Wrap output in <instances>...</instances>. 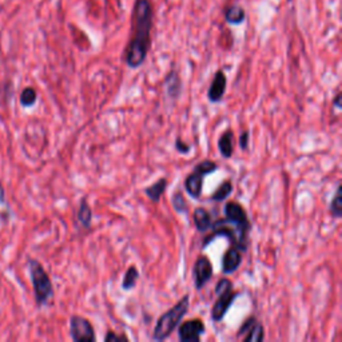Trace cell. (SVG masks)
Instances as JSON below:
<instances>
[{
    "mask_svg": "<svg viewBox=\"0 0 342 342\" xmlns=\"http://www.w3.org/2000/svg\"><path fill=\"white\" fill-rule=\"evenodd\" d=\"M152 26V7L148 0H138L135 6V30L130 44L127 46L126 64L138 68L146 60L150 48V31Z\"/></svg>",
    "mask_w": 342,
    "mask_h": 342,
    "instance_id": "cell-1",
    "label": "cell"
},
{
    "mask_svg": "<svg viewBox=\"0 0 342 342\" xmlns=\"http://www.w3.org/2000/svg\"><path fill=\"white\" fill-rule=\"evenodd\" d=\"M188 306H190V297L184 296L171 309L167 310L166 313H163L156 321L152 340L154 341H163V340L170 337V334L180 326V321L184 320V317L188 313Z\"/></svg>",
    "mask_w": 342,
    "mask_h": 342,
    "instance_id": "cell-2",
    "label": "cell"
},
{
    "mask_svg": "<svg viewBox=\"0 0 342 342\" xmlns=\"http://www.w3.org/2000/svg\"><path fill=\"white\" fill-rule=\"evenodd\" d=\"M28 268L30 274H31V280H32L36 304L39 306L46 305L50 301V298L54 296L52 282L50 280L48 274L46 273V270L43 269V266L38 261L30 260Z\"/></svg>",
    "mask_w": 342,
    "mask_h": 342,
    "instance_id": "cell-3",
    "label": "cell"
},
{
    "mask_svg": "<svg viewBox=\"0 0 342 342\" xmlns=\"http://www.w3.org/2000/svg\"><path fill=\"white\" fill-rule=\"evenodd\" d=\"M216 301L212 308V320L220 322L232 308V302L238 297V293L232 290V282L228 278H222L216 286Z\"/></svg>",
    "mask_w": 342,
    "mask_h": 342,
    "instance_id": "cell-4",
    "label": "cell"
},
{
    "mask_svg": "<svg viewBox=\"0 0 342 342\" xmlns=\"http://www.w3.org/2000/svg\"><path fill=\"white\" fill-rule=\"evenodd\" d=\"M218 170V164L212 160H204V162L198 163L192 174H188L186 180H184V188L190 196L192 198H200L202 194V188H204V178L208 174L216 172Z\"/></svg>",
    "mask_w": 342,
    "mask_h": 342,
    "instance_id": "cell-5",
    "label": "cell"
},
{
    "mask_svg": "<svg viewBox=\"0 0 342 342\" xmlns=\"http://www.w3.org/2000/svg\"><path fill=\"white\" fill-rule=\"evenodd\" d=\"M224 220H228L234 228H238V232L244 236H248V232L252 228L250 220H248V212L238 202L230 200L224 204Z\"/></svg>",
    "mask_w": 342,
    "mask_h": 342,
    "instance_id": "cell-6",
    "label": "cell"
},
{
    "mask_svg": "<svg viewBox=\"0 0 342 342\" xmlns=\"http://www.w3.org/2000/svg\"><path fill=\"white\" fill-rule=\"evenodd\" d=\"M70 333L71 338L75 342H94L95 337L94 328L91 322L80 316H72L70 320Z\"/></svg>",
    "mask_w": 342,
    "mask_h": 342,
    "instance_id": "cell-7",
    "label": "cell"
},
{
    "mask_svg": "<svg viewBox=\"0 0 342 342\" xmlns=\"http://www.w3.org/2000/svg\"><path fill=\"white\" fill-rule=\"evenodd\" d=\"M212 265L206 256H200L196 258L192 274H194V285L196 290H200L212 278Z\"/></svg>",
    "mask_w": 342,
    "mask_h": 342,
    "instance_id": "cell-8",
    "label": "cell"
},
{
    "mask_svg": "<svg viewBox=\"0 0 342 342\" xmlns=\"http://www.w3.org/2000/svg\"><path fill=\"white\" fill-rule=\"evenodd\" d=\"M178 328V338L182 342H198L204 333V324L200 318L184 321L182 325L180 324Z\"/></svg>",
    "mask_w": 342,
    "mask_h": 342,
    "instance_id": "cell-9",
    "label": "cell"
},
{
    "mask_svg": "<svg viewBox=\"0 0 342 342\" xmlns=\"http://www.w3.org/2000/svg\"><path fill=\"white\" fill-rule=\"evenodd\" d=\"M226 83H228V79H226V75H224V71H220V70L216 71L208 92V98L210 102L218 103L224 99V91H226Z\"/></svg>",
    "mask_w": 342,
    "mask_h": 342,
    "instance_id": "cell-10",
    "label": "cell"
},
{
    "mask_svg": "<svg viewBox=\"0 0 342 342\" xmlns=\"http://www.w3.org/2000/svg\"><path fill=\"white\" fill-rule=\"evenodd\" d=\"M240 248L230 246V248L224 252V258H222V273L228 276L238 270V268L242 264V254H240Z\"/></svg>",
    "mask_w": 342,
    "mask_h": 342,
    "instance_id": "cell-11",
    "label": "cell"
},
{
    "mask_svg": "<svg viewBox=\"0 0 342 342\" xmlns=\"http://www.w3.org/2000/svg\"><path fill=\"white\" fill-rule=\"evenodd\" d=\"M192 220H194V224H196V230L200 232H206L212 226V214L204 208H196L194 210V212H192Z\"/></svg>",
    "mask_w": 342,
    "mask_h": 342,
    "instance_id": "cell-12",
    "label": "cell"
},
{
    "mask_svg": "<svg viewBox=\"0 0 342 342\" xmlns=\"http://www.w3.org/2000/svg\"><path fill=\"white\" fill-rule=\"evenodd\" d=\"M218 148L224 158H232V152H234V134L232 130L224 131V134L220 135L218 139Z\"/></svg>",
    "mask_w": 342,
    "mask_h": 342,
    "instance_id": "cell-13",
    "label": "cell"
},
{
    "mask_svg": "<svg viewBox=\"0 0 342 342\" xmlns=\"http://www.w3.org/2000/svg\"><path fill=\"white\" fill-rule=\"evenodd\" d=\"M167 188V180L166 178H160L155 184H152L151 186L146 188L144 192H146L147 198L150 200H152L154 204H158L160 200V196H163V192H166Z\"/></svg>",
    "mask_w": 342,
    "mask_h": 342,
    "instance_id": "cell-14",
    "label": "cell"
},
{
    "mask_svg": "<svg viewBox=\"0 0 342 342\" xmlns=\"http://www.w3.org/2000/svg\"><path fill=\"white\" fill-rule=\"evenodd\" d=\"M244 18H246V12L240 6H230L224 10V20L228 24H240L244 22Z\"/></svg>",
    "mask_w": 342,
    "mask_h": 342,
    "instance_id": "cell-15",
    "label": "cell"
},
{
    "mask_svg": "<svg viewBox=\"0 0 342 342\" xmlns=\"http://www.w3.org/2000/svg\"><path fill=\"white\" fill-rule=\"evenodd\" d=\"M166 86H167V94L170 98L176 99L180 94V79L176 75V72H170L166 78Z\"/></svg>",
    "mask_w": 342,
    "mask_h": 342,
    "instance_id": "cell-16",
    "label": "cell"
},
{
    "mask_svg": "<svg viewBox=\"0 0 342 342\" xmlns=\"http://www.w3.org/2000/svg\"><path fill=\"white\" fill-rule=\"evenodd\" d=\"M330 216L333 218H341L342 216V186L341 184H337V190L334 192V196L330 202Z\"/></svg>",
    "mask_w": 342,
    "mask_h": 342,
    "instance_id": "cell-17",
    "label": "cell"
},
{
    "mask_svg": "<svg viewBox=\"0 0 342 342\" xmlns=\"http://www.w3.org/2000/svg\"><path fill=\"white\" fill-rule=\"evenodd\" d=\"M78 220L80 222L83 228H90L91 220H92V210L87 200H82L79 210H78Z\"/></svg>",
    "mask_w": 342,
    "mask_h": 342,
    "instance_id": "cell-18",
    "label": "cell"
},
{
    "mask_svg": "<svg viewBox=\"0 0 342 342\" xmlns=\"http://www.w3.org/2000/svg\"><path fill=\"white\" fill-rule=\"evenodd\" d=\"M232 192V180H224L220 184V188H216L214 194L212 196V200L214 202H224L230 194Z\"/></svg>",
    "mask_w": 342,
    "mask_h": 342,
    "instance_id": "cell-19",
    "label": "cell"
},
{
    "mask_svg": "<svg viewBox=\"0 0 342 342\" xmlns=\"http://www.w3.org/2000/svg\"><path fill=\"white\" fill-rule=\"evenodd\" d=\"M138 278H139L138 269H136L134 265L130 266V268L126 270V273H124V277H123L122 288L124 290H131L132 288H135V285H136V282H138Z\"/></svg>",
    "mask_w": 342,
    "mask_h": 342,
    "instance_id": "cell-20",
    "label": "cell"
},
{
    "mask_svg": "<svg viewBox=\"0 0 342 342\" xmlns=\"http://www.w3.org/2000/svg\"><path fill=\"white\" fill-rule=\"evenodd\" d=\"M171 204H172V208H174V210H176V212H180V214L188 212V202H186L184 194H182V192H180V190H176V192H174V196L171 198Z\"/></svg>",
    "mask_w": 342,
    "mask_h": 342,
    "instance_id": "cell-21",
    "label": "cell"
},
{
    "mask_svg": "<svg viewBox=\"0 0 342 342\" xmlns=\"http://www.w3.org/2000/svg\"><path fill=\"white\" fill-rule=\"evenodd\" d=\"M264 340H265V332H264V326L260 322H256V325L252 326V329L246 336H244V341L261 342Z\"/></svg>",
    "mask_w": 342,
    "mask_h": 342,
    "instance_id": "cell-22",
    "label": "cell"
},
{
    "mask_svg": "<svg viewBox=\"0 0 342 342\" xmlns=\"http://www.w3.org/2000/svg\"><path fill=\"white\" fill-rule=\"evenodd\" d=\"M35 102H36V92H35V90H34V88H26V90H23V92H22L20 95L22 104L26 107H28L32 106Z\"/></svg>",
    "mask_w": 342,
    "mask_h": 342,
    "instance_id": "cell-23",
    "label": "cell"
},
{
    "mask_svg": "<svg viewBox=\"0 0 342 342\" xmlns=\"http://www.w3.org/2000/svg\"><path fill=\"white\" fill-rule=\"evenodd\" d=\"M256 318H248V321H244V325L240 326V332H238V337H242V336H246V334L250 332V330L252 329V326L256 325Z\"/></svg>",
    "mask_w": 342,
    "mask_h": 342,
    "instance_id": "cell-24",
    "label": "cell"
},
{
    "mask_svg": "<svg viewBox=\"0 0 342 342\" xmlns=\"http://www.w3.org/2000/svg\"><path fill=\"white\" fill-rule=\"evenodd\" d=\"M176 148L180 151V152H182V154H188V152H190V150H192L190 144L184 142V139H180V138H178L176 140Z\"/></svg>",
    "mask_w": 342,
    "mask_h": 342,
    "instance_id": "cell-25",
    "label": "cell"
},
{
    "mask_svg": "<svg viewBox=\"0 0 342 342\" xmlns=\"http://www.w3.org/2000/svg\"><path fill=\"white\" fill-rule=\"evenodd\" d=\"M248 140H250V132L246 130V131H244L240 136V147L242 148V150H248Z\"/></svg>",
    "mask_w": 342,
    "mask_h": 342,
    "instance_id": "cell-26",
    "label": "cell"
},
{
    "mask_svg": "<svg viewBox=\"0 0 342 342\" xmlns=\"http://www.w3.org/2000/svg\"><path fill=\"white\" fill-rule=\"evenodd\" d=\"M120 340H123V341H127V337H124V336H118V334L112 333V332H108V333L106 334V337H104V341L106 342L120 341Z\"/></svg>",
    "mask_w": 342,
    "mask_h": 342,
    "instance_id": "cell-27",
    "label": "cell"
},
{
    "mask_svg": "<svg viewBox=\"0 0 342 342\" xmlns=\"http://www.w3.org/2000/svg\"><path fill=\"white\" fill-rule=\"evenodd\" d=\"M341 99H342V94H341V92H338V94L336 95V98H334V100H333L334 108H337V110H341V108H342Z\"/></svg>",
    "mask_w": 342,
    "mask_h": 342,
    "instance_id": "cell-28",
    "label": "cell"
}]
</instances>
